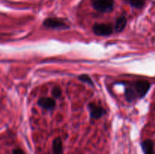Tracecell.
<instances>
[{
	"label": "cell",
	"instance_id": "obj_1",
	"mask_svg": "<svg viewBox=\"0 0 155 154\" xmlns=\"http://www.w3.org/2000/svg\"><path fill=\"white\" fill-rule=\"evenodd\" d=\"M93 8L101 13L110 12L114 8V0H93Z\"/></svg>",
	"mask_w": 155,
	"mask_h": 154
},
{
	"label": "cell",
	"instance_id": "obj_2",
	"mask_svg": "<svg viewBox=\"0 0 155 154\" xmlns=\"http://www.w3.org/2000/svg\"><path fill=\"white\" fill-rule=\"evenodd\" d=\"M151 88V84L147 81H138L134 85V90L137 97L142 98L146 95Z\"/></svg>",
	"mask_w": 155,
	"mask_h": 154
},
{
	"label": "cell",
	"instance_id": "obj_3",
	"mask_svg": "<svg viewBox=\"0 0 155 154\" xmlns=\"http://www.w3.org/2000/svg\"><path fill=\"white\" fill-rule=\"evenodd\" d=\"M92 29L94 33L97 36H108L113 33V27L110 24H96Z\"/></svg>",
	"mask_w": 155,
	"mask_h": 154
},
{
	"label": "cell",
	"instance_id": "obj_4",
	"mask_svg": "<svg viewBox=\"0 0 155 154\" xmlns=\"http://www.w3.org/2000/svg\"><path fill=\"white\" fill-rule=\"evenodd\" d=\"M43 25L45 26V27H48V28L64 29L68 27L66 24L64 23L63 21H60V20L57 19V18H49L45 19L43 22Z\"/></svg>",
	"mask_w": 155,
	"mask_h": 154
},
{
	"label": "cell",
	"instance_id": "obj_5",
	"mask_svg": "<svg viewBox=\"0 0 155 154\" xmlns=\"http://www.w3.org/2000/svg\"><path fill=\"white\" fill-rule=\"evenodd\" d=\"M89 110L90 112V116L92 119H98L105 114V110L101 107L96 105L94 103L89 104Z\"/></svg>",
	"mask_w": 155,
	"mask_h": 154
},
{
	"label": "cell",
	"instance_id": "obj_6",
	"mask_svg": "<svg viewBox=\"0 0 155 154\" xmlns=\"http://www.w3.org/2000/svg\"><path fill=\"white\" fill-rule=\"evenodd\" d=\"M38 104L40 107H43L44 109L51 110H53L54 107H55L56 103L54 101V100L51 98H42L38 101Z\"/></svg>",
	"mask_w": 155,
	"mask_h": 154
},
{
	"label": "cell",
	"instance_id": "obj_7",
	"mask_svg": "<svg viewBox=\"0 0 155 154\" xmlns=\"http://www.w3.org/2000/svg\"><path fill=\"white\" fill-rule=\"evenodd\" d=\"M145 154H154V143L151 140H146L141 143Z\"/></svg>",
	"mask_w": 155,
	"mask_h": 154
},
{
	"label": "cell",
	"instance_id": "obj_8",
	"mask_svg": "<svg viewBox=\"0 0 155 154\" xmlns=\"http://www.w3.org/2000/svg\"><path fill=\"white\" fill-rule=\"evenodd\" d=\"M52 150L54 154H63V144L61 137H58L53 140Z\"/></svg>",
	"mask_w": 155,
	"mask_h": 154
},
{
	"label": "cell",
	"instance_id": "obj_9",
	"mask_svg": "<svg viewBox=\"0 0 155 154\" xmlns=\"http://www.w3.org/2000/svg\"><path fill=\"white\" fill-rule=\"evenodd\" d=\"M126 26H127V19H126V18L124 16L120 17V18H117L116 24H115V30L117 33L122 32L126 27Z\"/></svg>",
	"mask_w": 155,
	"mask_h": 154
},
{
	"label": "cell",
	"instance_id": "obj_10",
	"mask_svg": "<svg viewBox=\"0 0 155 154\" xmlns=\"http://www.w3.org/2000/svg\"><path fill=\"white\" fill-rule=\"evenodd\" d=\"M125 96L127 101H130V102H132V101H133L138 98L134 88H127L126 89Z\"/></svg>",
	"mask_w": 155,
	"mask_h": 154
},
{
	"label": "cell",
	"instance_id": "obj_11",
	"mask_svg": "<svg viewBox=\"0 0 155 154\" xmlns=\"http://www.w3.org/2000/svg\"><path fill=\"white\" fill-rule=\"evenodd\" d=\"M125 2L136 8H141L145 4V0H125Z\"/></svg>",
	"mask_w": 155,
	"mask_h": 154
},
{
	"label": "cell",
	"instance_id": "obj_12",
	"mask_svg": "<svg viewBox=\"0 0 155 154\" xmlns=\"http://www.w3.org/2000/svg\"><path fill=\"white\" fill-rule=\"evenodd\" d=\"M79 79H80V81L83 82H86L87 83V84L93 86V82H92V80L91 79L90 77H89L88 75H86V74L80 75V76H79Z\"/></svg>",
	"mask_w": 155,
	"mask_h": 154
},
{
	"label": "cell",
	"instance_id": "obj_13",
	"mask_svg": "<svg viewBox=\"0 0 155 154\" xmlns=\"http://www.w3.org/2000/svg\"><path fill=\"white\" fill-rule=\"evenodd\" d=\"M61 94H62L61 89L59 87H57V86H56V87H54V88H53L52 95L54 98H60V97L61 96Z\"/></svg>",
	"mask_w": 155,
	"mask_h": 154
},
{
	"label": "cell",
	"instance_id": "obj_14",
	"mask_svg": "<svg viewBox=\"0 0 155 154\" xmlns=\"http://www.w3.org/2000/svg\"><path fill=\"white\" fill-rule=\"evenodd\" d=\"M13 154H25L24 151L21 149H16L13 151Z\"/></svg>",
	"mask_w": 155,
	"mask_h": 154
}]
</instances>
